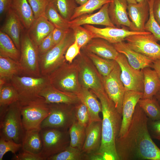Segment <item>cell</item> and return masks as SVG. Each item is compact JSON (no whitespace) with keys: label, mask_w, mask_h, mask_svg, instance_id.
<instances>
[{"label":"cell","mask_w":160,"mask_h":160,"mask_svg":"<svg viewBox=\"0 0 160 160\" xmlns=\"http://www.w3.org/2000/svg\"><path fill=\"white\" fill-rule=\"evenodd\" d=\"M64 18L70 21L78 6L76 0H48Z\"/></svg>","instance_id":"37"},{"label":"cell","mask_w":160,"mask_h":160,"mask_svg":"<svg viewBox=\"0 0 160 160\" xmlns=\"http://www.w3.org/2000/svg\"><path fill=\"white\" fill-rule=\"evenodd\" d=\"M148 128L152 138L160 141V120L152 121L148 119Z\"/></svg>","instance_id":"47"},{"label":"cell","mask_w":160,"mask_h":160,"mask_svg":"<svg viewBox=\"0 0 160 160\" xmlns=\"http://www.w3.org/2000/svg\"><path fill=\"white\" fill-rule=\"evenodd\" d=\"M115 61L121 68L120 78L125 91H133L143 92V75L141 70L132 67L126 57L119 53Z\"/></svg>","instance_id":"12"},{"label":"cell","mask_w":160,"mask_h":160,"mask_svg":"<svg viewBox=\"0 0 160 160\" xmlns=\"http://www.w3.org/2000/svg\"><path fill=\"white\" fill-rule=\"evenodd\" d=\"M12 0H0V20L11 8Z\"/></svg>","instance_id":"50"},{"label":"cell","mask_w":160,"mask_h":160,"mask_svg":"<svg viewBox=\"0 0 160 160\" xmlns=\"http://www.w3.org/2000/svg\"><path fill=\"white\" fill-rule=\"evenodd\" d=\"M113 45L119 53L126 57L129 64L134 68L141 70L151 67L153 63L151 60L131 49L124 41Z\"/></svg>","instance_id":"25"},{"label":"cell","mask_w":160,"mask_h":160,"mask_svg":"<svg viewBox=\"0 0 160 160\" xmlns=\"http://www.w3.org/2000/svg\"><path fill=\"white\" fill-rule=\"evenodd\" d=\"M128 4H135L137 3L136 0H126Z\"/></svg>","instance_id":"55"},{"label":"cell","mask_w":160,"mask_h":160,"mask_svg":"<svg viewBox=\"0 0 160 160\" xmlns=\"http://www.w3.org/2000/svg\"><path fill=\"white\" fill-rule=\"evenodd\" d=\"M21 143L22 150L41 156L43 147L41 129L25 131Z\"/></svg>","instance_id":"27"},{"label":"cell","mask_w":160,"mask_h":160,"mask_svg":"<svg viewBox=\"0 0 160 160\" xmlns=\"http://www.w3.org/2000/svg\"><path fill=\"white\" fill-rule=\"evenodd\" d=\"M151 68L155 71L160 79V59L153 62Z\"/></svg>","instance_id":"52"},{"label":"cell","mask_w":160,"mask_h":160,"mask_svg":"<svg viewBox=\"0 0 160 160\" xmlns=\"http://www.w3.org/2000/svg\"><path fill=\"white\" fill-rule=\"evenodd\" d=\"M154 0H150L148 1L149 6V15L145 25V31L149 32L153 34L160 41V25L156 21L153 12Z\"/></svg>","instance_id":"40"},{"label":"cell","mask_w":160,"mask_h":160,"mask_svg":"<svg viewBox=\"0 0 160 160\" xmlns=\"http://www.w3.org/2000/svg\"><path fill=\"white\" fill-rule=\"evenodd\" d=\"M143 95L142 92L133 91H125L122 102L121 124L117 137H122L126 133L132 119L135 107Z\"/></svg>","instance_id":"16"},{"label":"cell","mask_w":160,"mask_h":160,"mask_svg":"<svg viewBox=\"0 0 160 160\" xmlns=\"http://www.w3.org/2000/svg\"><path fill=\"white\" fill-rule=\"evenodd\" d=\"M0 55L8 57L19 62L20 50L16 47L11 38L0 31Z\"/></svg>","instance_id":"32"},{"label":"cell","mask_w":160,"mask_h":160,"mask_svg":"<svg viewBox=\"0 0 160 160\" xmlns=\"http://www.w3.org/2000/svg\"><path fill=\"white\" fill-rule=\"evenodd\" d=\"M33 11L35 19L45 15L48 0H27Z\"/></svg>","instance_id":"44"},{"label":"cell","mask_w":160,"mask_h":160,"mask_svg":"<svg viewBox=\"0 0 160 160\" xmlns=\"http://www.w3.org/2000/svg\"><path fill=\"white\" fill-rule=\"evenodd\" d=\"M121 27V28L110 26L99 28L92 25H84V27L92 34L93 38H102L112 44L123 41L126 37L129 36L147 34L150 33L147 31L144 32L135 31L130 30L127 27L124 26Z\"/></svg>","instance_id":"15"},{"label":"cell","mask_w":160,"mask_h":160,"mask_svg":"<svg viewBox=\"0 0 160 160\" xmlns=\"http://www.w3.org/2000/svg\"><path fill=\"white\" fill-rule=\"evenodd\" d=\"M109 4V3L104 4L95 13L84 14L70 21V28L85 25L116 27L112 23L109 17L108 11Z\"/></svg>","instance_id":"17"},{"label":"cell","mask_w":160,"mask_h":160,"mask_svg":"<svg viewBox=\"0 0 160 160\" xmlns=\"http://www.w3.org/2000/svg\"><path fill=\"white\" fill-rule=\"evenodd\" d=\"M55 28L44 15L35 19L27 31L30 38L38 46Z\"/></svg>","instance_id":"24"},{"label":"cell","mask_w":160,"mask_h":160,"mask_svg":"<svg viewBox=\"0 0 160 160\" xmlns=\"http://www.w3.org/2000/svg\"><path fill=\"white\" fill-rule=\"evenodd\" d=\"M81 49L83 52H91L102 57L115 60L119 54L113 44L100 38L92 39Z\"/></svg>","instance_id":"23"},{"label":"cell","mask_w":160,"mask_h":160,"mask_svg":"<svg viewBox=\"0 0 160 160\" xmlns=\"http://www.w3.org/2000/svg\"><path fill=\"white\" fill-rule=\"evenodd\" d=\"M86 154L70 145L65 150L48 157L47 160H86Z\"/></svg>","instance_id":"39"},{"label":"cell","mask_w":160,"mask_h":160,"mask_svg":"<svg viewBox=\"0 0 160 160\" xmlns=\"http://www.w3.org/2000/svg\"><path fill=\"white\" fill-rule=\"evenodd\" d=\"M48 105L49 113L41 123V129L51 127L68 130L73 123L77 121L75 105L56 103Z\"/></svg>","instance_id":"9"},{"label":"cell","mask_w":160,"mask_h":160,"mask_svg":"<svg viewBox=\"0 0 160 160\" xmlns=\"http://www.w3.org/2000/svg\"><path fill=\"white\" fill-rule=\"evenodd\" d=\"M75 111L77 122L86 128L90 123L89 115L86 106L80 101L75 105Z\"/></svg>","instance_id":"42"},{"label":"cell","mask_w":160,"mask_h":160,"mask_svg":"<svg viewBox=\"0 0 160 160\" xmlns=\"http://www.w3.org/2000/svg\"><path fill=\"white\" fill-rule=\"evenodd\" d=\"M77 4L82 5L86 3L88 0H76Z\"/></svg>","instance_id":"53"},{"label":"cell","mask_w":160,"mask_h":160,"mask_svg":"<svg viewBox=\"0 0 160 160\" xmlns=\"http://www.w3.org/2000/svg\"><path fill=\"white\" fill-rule=\"evenodd\" d=\"M45 15L55 28L63 29L70 28L69 21L62 17L51 2H49L47 7Z\"/></svg>","instance_id":"36"},{"label":"cell","mask_w":160,"mask_h":160,"mask_svg":"<svg viewBox=\"0 0 160 160\" xmlns=\"http://www.w3.org/2000/svg\"><path fill=\"white\" fill-rule=\"evenodd\" d=\"M0 118V137L21 143L25 131L18 101L9 106Z\"/></svg>","instance_id":"5"},{"label":"cell","mask_w":160,"mask_h":160,"mask_svg":"<svg viewBox=\"0 0 160 160\" xmlns=\"http://www.w3.org/2000/svg\"><path fill=\"white\" fill-rule=\"evenodd\" d=\"M71 28L73 30L75 41L81 49L93 38L91 33L81 25L74 26Z\"/></svg>","instance_id":"41"},{"label":"cell","mask_w":160,"mask_h":160,"mask_svg":"<svg viewBox=\"0 0 160 160\" xmlns=\"http://www.w3.org/2000/svg\"><path fill=\"white\" fill-rule=\"evenodd\" d=\"M11 8L19 18L25 29L28 30L35 19L27 0H12Z\"/></svg>","instance_id":"29"},{"label":"cell","mask_w":160,"mask_h":160,"mask_svg":"<svg viewBox=\"0 0 160 160\" xmlns=\"http://www.w3.org/2000/svg\"><path fill=\"white\" fill-rule=\"evenodd\" d=\"M143 75V92L141 98L153 97L160 90V79L150 67L141 69Z\"/></svg>","instance_id":"28"},{"label":"cell","mask_w":160,"mask_h":160,"mask_svg":"<svg viewBox=\"0 0 160 160\" xmlns=\"http://www.w3.org/2000/svg\"><path fill=\"white\" fill-rule=\"evenodd\" d=\"M13 160H44L40 155L35 154L23 150L14 155L11 159Z\"/></svg>","instance_id":"48"},{"label":"cell","mask_w":160,"mask_h":160,"mask_svg":"<svg viewBox=\"0 0 160 160\" xmlns=\"http://www.w3.org/2000/svg\"><path fill=\"white\" fill-rule=\"evenodd\" d=\"M120 73L121 68L117 63L111 73L106 76H102V78L106 93L114 103L118 112L122 115V102L125 90L120 78Z\"/></svg>","instance_id":"14"},{"label":"cell","mask_w":160,"mask_h":160,"mask_svg":"<svg viewBox=\"0 0 160 160\" xmlns=\"http://www.w3.org/2000/svg\"><path fill=\"white\" fill-rule=\"evenodd\" d=\"M69 28L63 29L55 28L52 32L53 40L55 45L59 43L64 37Z\"/></svg>","instance_id":"49"},{"label":"cell","mask_w":160,"mask_h":160,"mask_svg":"<svg viewBox=\"0 0 160 160\" xmlns=\"http://www.w3.org/2000/svg\"><path fill=\"white\" fill-rule=\"evenodd\" d=\"M74 41L73 30L69 28L59 43L44 54L39 56L42 76H48L65 62L64 55L68 47Z\"/></svg>","instance_id":"6"},{"label":"cell","mask_w":160,"mask_h":160,"mask_svg":"<svg viewBox=\"0 0 160 160\" xmlns=\"http://www.w3.org/2000/svg\"><path fill=\"white\" fill-rule=\"evenodd\" d=\"M20 50L19 63L23 75L35 77L41 76L38 46L30 38L25 29L22 33Z\"/></svg>","instance_id":"7"},{"label":"cell","mask_w":160,"mask_h":160,"mask_svg":"<svg viewBox=\"0 0 160 160\" xmlns=\"http://www.w3.org/2000/svg\"><path fill=\"white\" fill-rule=\"evenodd\" d=\"M9 81L18 92V102L20 106L45 102L44 98L39 94L42 90L49 84L47 76L17 75L14 76Z\"/></svg>","instance_id":"3"},{"label":"cell","mask_w":160,"mask_h":160,"mask_svg":"<svg viewBox=\"0 0 160 160\" xmlns=\"http://www.w3.org/2000/svg\"><path fill=\"white\" fill-rule=\"evenodd\" d=\"M93 93L100 100L103 115L101 143L97 153L102 155L105 160H119L115 141L121 129L122 115L118 112L105 91Z\"/></svg>","instance_id":"2"},{"label":"cell","mask_w":160,"mask_h":160,"mask_svg":"<svg viewBox=\"0 0 160 160\" xmlns=\"http://www.w3.org/2000/svg\"><path fill=\"white\" fill-rule=\"evenodd\" d=\"M23 75L19 62L0 55V79L9 81L14 76Z\"/></svg>","instance_id":"31"},{"label":"cell","mask_w":160,"mask_h":160,"mask_svg":"<svg viewBox=\"0 0 160 160\" xmlns=\"http://www.w3.org/2000/svg\"><path fill=\"white\" fill-rule=\"evenodd\" d=\"M128 3L126 0H112L108 8L110 18L117 27L122 26L132 31V25L128 13Z\"/></svg>","instance_id":"21"},{"label":"cell","mask_w":160,"mask_h":160,"mask_svg":"<svg viewBox=\"0 0 160 160\" xmlns=\"http://www.w3.org/2000/svg\"><path fill=\"white\" fill-rule=\"evenodd\" d=\"M101 139L102 121L91 123L86 128L85 139L81 151L86 154L97 153Z\"/></svg>","instance_id":"22"},{"label":"cell","mask_w":160,"mask_h":160,"mask_svg":"<svg viewBox=\"0 0 160 160\" xmlns=\"http://www.w3.org/2000/svg\"><path fill=\"white\" fill-rule=\"evenodd\" d=\"M43 147L41 156L44 160L65 150L70 144L68 130L51 127L41 129Z\"/></svg>","instance_id":"8"},{"label":"cell","mask_w":160,"mask_h":160,"mask_svg":"<svg viewBox=\"0 0 160 160\" xmlns=\"http://www.w3.org/2000/svg\"><path fill=\"white\" fill-rule=\"evenodd\" d=\"M74 63L65 62L47 77L49 84L63 91L76 94L81 89L79 78V65L77 59Z\"/></svg>","instance_id":"4"},{"label":"cell","mask_w":160,"mask_h":160,"mask_svg":"<svg viewBox=\"0 0 160 160\" xmlns=\"http://www.w3.org/2000/svg\"><path fill=\"white\" fill-rule=\"evenodd\" d=\"M160 105V90L154 96Z\"/></svg>","instance_id":"54"},{"label":"cell","mask_w":160,"mask_h":160,"mask_svg":"<svg viewBox=\"0 0 160 160\" xmlns=\"http://www.w3.org/2000/svg\"><path fill=\"white\" fill-rule=\"evenodd\" d=\"M70 137V145L81 151L86 137V128L74 122L68 129Z\"/></svg>","instance_id":"35"},{"label":"cell","mask_w":160,"mask_h":160,"mask_svg":"<svg viewBox=\"0 0 160 160\" xmlns=\"http://www.w3.org/2000/svg\"><path fill=\"white\" fill-rule=\"evenodd\" d=\"M138 104L149 119L160 120V105L154 96L151 98H141Z\"/></svg>","instance_id":"34"},{"label":"cell","mask_w":160,"mask_h":160,"mask_svg":"<svg viewBox=\"0 0 160 160\" xmlns=\"http://www.w3.org/2000/svg\"><path fill=\"white\" fill-rule=\"evenodd\" d=\"M112 0H88L84 4L77 6L72 16L71 20L82 15L91 14L100 9L104 4L111 2Z\"/></svg>","instance_id":"38"},{"label":"cell","mask_w":160,"mask_h":160,"mask_svg":"<svg viewBox=\"0 0 160 160\" xmlns=\"http://www.w3.org/2000/svg\"><path fill=\"white\" fill-rule=\"evenodd\" d=\"M148 120L137 103L126 133L116 139L119 160H160V149L150 135Z\"/></svg>","instance_id":"1"},{"label":"cell","mask_w":160,"mask_h":160,"mask_svg":"<svg viewBox=\"0 0 160 160\" xmlns=\"http://www.w3.org/2000/svg\"><path fill=\"white\" fill-rule=\"evenodd\" d=\"M20 109L23 124L25 131L41 129V123L50 112L48 105L45 102L20 106Z\"/></svg>","instance_id":"13"},{"label":"cell","mask_w":160,"mask_h":160,"mask_svg":"<svg viewBox=\"0 0 160 160\" xmlns=\"http://www.w3.org/2000/svg\"><path fill=\"white\" fill-rule=\"evenodd\" d=\"M24 29L18 16L11 8L6 14L5 21L1 28L0 31L11 38L19 50L20 48L21 36Z\"/></svg>","instance_id":"19"},{"label":"cell","mask_w":160,"mask_h":160,"mask_svg":"<svg viewBox=\"0 0 160 160\" xmlns=\"http://www.w3.org/2000/svg\"><path fill=\"white\" fill-rule=\"evenodd\" d=\"M18 100V92L10 82L0 80V114L4 113L9 106Z\"/></svg>","instance_id":"30"},{"label":"cell","mask_w":160,"mask_h":160,"mask_svg":"<svg viewBox=\"0 0 160 160\" xmlns=\"http://www.w3.org/2000/svg\"><path fill=\"white\" fill-rule=\"evenodd\" d=\"M124 40L131 49L153 62L160 59V44L151 33L129 36Z\"/></svg>","instance_id":"11"},{"label":"cell","mask_w":160,"mask_h":160,"mask_svg":"<svg viewBox=\"0 0 160 160\" xmlns=\"http://www.w3.org/2000/svg\"><path fill=\"white\" fill-rule=\"evenodd\" d=\"M21 143H16L13 140L0 137V160H2L4 155L11 152L14 154L22 148Z\"/></svg>","instance_id":"43"},{"label":"cell","mask_w":160,"mask_h":160,"mask_svg":"<svg viewBox=\"0 0 160 160\" xmlns=\"http://www.w3.org/2000/svg\"><path fill=\"white\" fill-rule=\"evenodd\" d=\"M81 48L76 42H74L68 47L65 55V60L69 63H72L73 60L81 53Z\"/></svg>","instance_id":"45"},{"label":"cell","mask_w":160,"mask_h":160,"mask_svg":"<svg viewBox=\"0 0 160 160\" xmlns=\"http://www.w3.org/2000/svg\"><path fill=\"white\" fill-rule=\"evenodd\" d=\"M40 95L43 97L47 104L65 103L75 105L80 101L74 93L60 90L50 84L41 92Z\"/></svg>","instance_id":"20"},{"label":"cell","mask_w":160,"mask_h":160,"mask_svg":"<svg viewBox=\"0 0 160 160\" xmlns=\"http://www.w3.org/2000/svg\"><path fill=\"white\" fill-rule=\"evenodd\" d=\"M78 56L79 80L82 87L93 92L105 90L102 76L89 58L83 51Z\"/></svg>","instance_id":"10"},{"label":"cell","mask_w":160,"mask_h":160,"mask_svg":"<svg viewBox=\"0 0 160 160\" xmlns=\"http://www.w3.org/2000/svg\"><path fill=\"white\" fill-rule=\"evenodd\" d=\"M150 0H136L137 3H141L145 1H148Z\"/></svg>","instance_id":"56"},{"label":"cell","mask_w":160,"mask_h":160,"mask_svg":"<svg viewBox=\"0 0 160 160\" xmlns=\"http://www.w3.org/2000/svg\"><path fill=\"white\" fill-rule=\"evenodd\" d=\"M76 94L87 109L90 123L94 121H102V119L99 116V113L102 112L101 105L95 95L90 90L82 87Z\"/></svg>","instance_id":"26"},{"label":"cell","mask_w":160,"mask_h":160,"mask_svg":"<svg viewBox=\"0 0 160 160\" xmlns=\"http://www.w3.org/2000/svg\"><path fill=\"white\" fill-rule=\"evenodd\" d=\"M83 52L89 58L99 73L103 76L108 75L117 63L115 60L105 59L91 52Z\"/></svg>","instance_id":"33"},{"label":"cell","mask_w":160,"mask_h":160,"mask_svg":"<svg viewBox=\"0 0 160 160\" xmlns=\"http://www.w3.org/2000/svg\"><path fill=\"white\" fill-rule=\"evenodd\" d=\"M55 46L52 38V32L45 38L38 46L39 56L47 52Z\"/></svg>","instance_id":"46"},{"label":"cell","mask_w":160,"mask_h":160,"mask_svg":"<svg viewBox=\"0 0 160 160\" xmlns=\"http://www.w3.org/2000/svg\"><path fill=\"white\" fill-rule=\"evenodd\" d=\"M153 10L154 17L160 25V0H154Z\"/></svg>","instance_id":"51"},{"label":"cell","mask_w":160,"mask_h":160,"mask_svg":"<svg viewBox=\"0 0 160 160\" xmlns=\"http://www.w3.org/2000/svg\"><path fill=\"white\" fill-rule=\"evenodd\" d=\"M127 11L132 25V31H145V26L149 15V6L148 1L135 4H128Z\"/></svg>","instance_id":"18"}]
</instances>
